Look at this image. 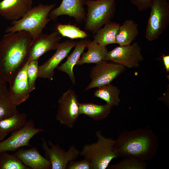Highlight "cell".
Here are the masks:
<instances>
[{
    "label": "cell",
    "mask_w": 169,
    "mask_h": 169,
    "mask_svg": "<svg viewBox=\"0 0 169 169\" xmlns=\"http://www.w3.org/2000/svg\"><path fill=\"white\" fill-rule=\"evenodd\" d=\"M25 31L9 32L0 40V76L11 84L17 74L29 60L32 41Z\"/></svg>",
    "instance_id": "1"
},
{
    "label": "cell",
    "mask_w": 169,
    "mask_h": 169,
    "mask_svg": "<svg viewBox=\"0 0 169 169\" xmlns=\"http://www.w3.org/2000/svg\"><path fill=\"white\" fill-rule=\"evenodd\" d=\"M158 145L157 136L152 130L139 128L122 130L115 140L114 147L117 157H133L146 161L155 157Z\"/></svg>",
    "instance_id": "2"
},
{
    "label": "cell",
    "mask_w": 169,
    "mask_h": 169,
    "mask_svg": "<svg viewBox=\"0 0 169 169\" xmlns=\"http://www.w3.org/2000/svg\"><path fill=\"white\" fill-rule=\"evenodd\" d=\"M55 6V4H40L32 7L21 18L13 21L12 25L6 28L5 33L25 31L30 34L32 39H35L42 33L51 20L49 14Z\"/></svg>",
    "instance_id": "3"
},
{
    "label": "cell",
    "mask_w": 169,
    "mask_h": 169,
    "mask_svg": "<svg viewBox=\"0 0 169 169\" xmlns=\"http://www.w3.org/2000/svg\"><path fill=\"white\" fill-rule=\"evenodd\" d=\"M95 135L97 141L84 145L80 155L90 162L93 169H105L113 159L117 157L114 147L115 140L105 137L100 130Z\"/></svg>",
    "instance_id": "4"
},
{
    "label": "cell",
    "mask_w": 169,
    "mask_h": 169,
    "mask_svg": "<svg viewBox=\"0 0 169 169\" xmlns=\"http://www.w3.org/2000/svg\"><path fill=\"white\" fill-rule=\"evenodd\" d=\"M88 7L85 28L95 34L113 18L116 8V0H86Z\"/></svg>",
    "instance_id": "5"
},
{
    "label": "cell",
    "mask_w": 169,
    "mask_h": 169,
    "mask_svg": "<svg viewBox=\"0 0 169 169\" xmlns=\"http://www.w3.org/2000/svg\"><path fill=\"white\" fill-rule=\"evenodd\" d=\"M150 8L145 37L152 41L157 39L169 24V3L167 0H152Z\"/></svg>",
    "instance_id": "6"
},
{
    "label": "cell",
    "mask_w": 169,
    "mask_h": 169,
    "mask_svg": "<svg viewBox=\"0 0 169 169\" xmlns=\"http://www.w3.org/2000/svg\"><path fill=\"white\" fill-rule=\"evenodd\" d=\"M80 115L78 96L74 90L69 89L58 100L56 119L61 124L72 128Z\"/></svg>",
    "instance_id": "7"
},
{
    "label": "cell",
    "mask_w": 169,
    "mask_h": 169,
    "mask_svg": "<svg viewBox=\"0 0 169 169\" xmlns=\"http://www.w3.org/2000/svg\"><path fill=\"white\" fill-rule=\"evenodd\" d=\"M143 60L141 47L136 42L127 45H119L108 51L105 59L129 68L138 67Z\"/></svg>",
    "instance_id": "8"
},
{
    "label": "cell",
    "mask_w": 169,
    "mask_h": 169,
    "mask_svg": "<svg viewBox=\"0 0 169 169\" xmlns=\"http://www.w3.org/2000/svg\"><path fill=\"white\" fill-rule=\"evenodd\" d=\"M125 69L123 66L112 62L103 60L96 64L90 70V76L91 80L85 90L110 84Z\"/></svg>",
    "instance_id": "9"
},
{
    "label": "cell",
    "mask_w": 169,
    "mask_h": 169,
    "mask_svg": "<svg viewBox=\"0 0 169 169\" xmlns=\"http://www.w3.org/2000/svg\"><path fill=\"white\" fill-rule=\"evenodd\" d=\"M41 146L46 158L50 162L52 169H66L69 163L76 160L80 155V151L74 145L67 151L58 144H54L49 140L48 146L46 141L42 139Z\"/></svg>",
    "instance_id": "10"
},
{
    "label": "cell",
    "mask_w": 169,
    "mask_h": 169,
    "mask_svg": "<svg viewBox=\"0 0 169 169\" xmlns=\"http://www.w3.org/2000/svg\"><path fill=\"white\" fill-rule=\"evenodd\" d=\"M42 128H36L32 120H28L21 128L11 133V135L0 142V153L15 151L25 146H30L29 142L36 134L43 131Z\"/></svg>",
    "instance_id": "11"
},
{
    "label": "cell",
    "mask_w": 169,
    "mask_h": 169,
    "mask_svg": "<svg viewBox=\"0 0 169 169\" xmlns=\"http://www.w3.org/2000/svg\"><path fill=\"white\" fill-rule=\"evenodd\" d=\"M76 43L75 41L68 40L59 43L55 53L43 64L39 66L38 77L53 80L55 70L67 56L71 49L75 47Z\"/></svg>",
    "instance_id": "12"
},
{
    "label": "cell",
    "mask_w": 169,
    "mask_h": 169,
    "mask_svg": "<svg viewBox=\"0 0 169 169\" xmlns=\"http://www.w3.org/2000/svg\"><path fill=\"white\" fill-rule=\"evenodd\" d=\"M29 61L17 74L12 83L9 84L8 95L12 102L17 106L26 101L31 92L27 73Z\"/></svg>",
    "instance_id": "13"
},
{
    "label": "cell",
    "mask_w": 169,
    "mask_h": 169,
    "mask_svg": "<svg viewBox=\"0 0 169 169\" xmlns=\"http://www.w3.org/2000/svg\"><path fill=\"white\" fill-rule=\"evenodd\" d=\"M62 36L56 31L49 34L42 33L36 38L32 39L30 45L29 60H38L47 52L57 47Z\"/></svg>",
    "instance_id": "14"
},
{
    "label": "cell",
    "mask_w": 169,
    "mask_h": 169,
    "mask_svg": "<svg viewBox=\"0 0 169 169\" xmlns=\"http://www.w3.org/2000/svg\"><path fill=\"white\" fill-rule=\"evenodd\" d=\"M32 0H2L0 1V15L8 20L21 18L32 7Z\"/></svg>",
    "instance_id": "15"
},
{
    "label": "cell",
    "mask_w": 169,
    "mask_h": 169,
    "mask_svg": "<svg viewBox=\"0 0 169 169\" xmlns=\"http://www.w3.org/2000/svg\"><path fill=\"white\" fill-rule=\"evenodd\" d=\"M82 0H63L60 5L53 9L50 12L51 19H54L59 16L67 15L74 18L77 22L80 23L85 20L86 13Z\"/></svg>",
    "instance_id": "16"
},
{
    "label": "cell",
    "mask_w": 169,
    "mask_h": 169,
    "mask_svg": "<svg viewBox=\"0 0 169 169\" xmlns=\"http://www.w3.org/2000/svg\"><path fill=\"white\" fill-rule=\"evenodd\" d=\"M14 154L30 169H50L51 168L49 161L40 154L36 147L29 149L19 148Z\"/></svg>",
    "instance_id": "17"
},
{
    "label": "cell",
    "mask_w": 169,
    "mask_h": 169,
    "mask_svg": "<svg viewBox=\"0 0 169 169\" xmlns=\"http://www.w3.org/2000/svg\"><path fill=\"white\" fill-rule=\"evenodd\" d=\"M90 41L83 39L77 42L74 49L68 57L66 61L57 68L59 70L65 73L68 75L73 85L75 84V79L73 72L74 67L76 65L81 55Z\"/></svg>",
    "instance_id": "18"
},
{
    "label": "cell",
    "mask_w": 169,
    "mask_h": 169,
    "mask_svg": "<svg viewBox=\"0 0 169 169\" xmlns=\"http://www.w3.org/2000/svg\"><path fill=\"white\" fill-rule=\"evenodd\" d=\"M120 25L116 22H109L97 31L92 41L104 47L116 44V38Z\"/></svg>",
    "instance_id": "19"
},
{
    "label": "cell",
    "mask_w": 169,
    "mask_h": 169,
    "mask_svg": "<svg viewBox=\"0 0 169 169\" xmlns=\"http://www.w3.org/2000/svg\"><path fill=\"white\" fill-rule=\"evenodd\" d=\"M138 27L137 23L132 20L125 21L120 26L116 38V44L120 46L131 44L139 34Z\"/></svg>",
    "instance_id": "20"
},
{
    "label": "cell",
    "mask_w": 169,
    "mask_h": 169,
    "mask_svg": "<svg viewBox=\"0 0 169 169\" xmlns=\"http://www.w3.org/2000/svg\"><path fill=\"white\" fill-rule=\"evenodd\" d=\"M28 121L26 115L19 112L0 120V141L4 140L10 133L23 127Z\"/></svg>",
    "instance_id": "21"
},
{
    "label": "cell",
    "mask_w": 169,
    "mask_h": 169,
    "mask_svg": "<svg viewBox=\"0 0 169 169\" xmlns=\"http://www.w3.org/2000/svg\"><path fill=\"white\" fill-rule=\"evenodd\" d=\"M112 107L107 104L101 105L91 102L79 103L80 114L96 120H102L106 118Z\"/></svg>",
    "instance_id": "22"
},
{
    "label": "cell",
    "mask_w": 169,
    "mask_h": 169,
    "mask_svg": "<svg viewBox=\"0 0 169 169\" xmlns=\"http://www.w3.org/2000/svg\"><path fill=\"white\" fill-rule=\"evenodd\" d=\"M88 50L80 58L76 65H80L86 63L97 64L105 60L108 50L106 47L90 41L87 47Z\"/></svg>",
    "instance_id": "23"
},
{
    "label": "cell",
    "mask_w": 169,
    "mask_h": 169,
    "mask_svg": "<svg viewBox=\"0 0 169 169\" xmlns=\"http://www.w3.org/2000/svg\"><path fill=\"white\" fill-rule=\"evenodd\" d=\"M95 91L94 95L105 101L112 107L118 106L120 102L119 97L120 91L116 86L110 84L99 87Z\"/></svg>",
    "instance_id": "24"
},
{
    "label": "cell",
    "mask_w": 169,
    "mask_h": 169,
    "mask_svg": "<svg viewBox=\"0 0 169 169\" xmlns=\"http://www.w3.org/2000/svg\"><path fill=\"white\" fill-rule=\"evenodd\" d=\"M0 169H30L14 154L8 152L0 153Z\"/></svg>",
    "instance_id": "25"
},
{
    "label": "cell",
    "mask_w": 169,
    "mask_h": 169,
    "mask_svg": "<svg viewBox=\"0 0 169 169\" xmlns=\"http://www.w3.org/2000/svg\"><path fill=\"white\" fill-rule=\"evenodd\" d=\"M56 28L62 36L71 39H84L88 37L86 32L74 25L59 24L56 26Z\"/></svg>",
    "instance_id": "26"
},
{
    "label": "cell",
    "mask_w": 169,
    "mask_h": 169,
    "mask_svg": "<svg viewBox=\"0 0 169 169\" xmlns=\"http://www.w3.org/2000/svg\"><path fill=\"white\" fill-rule=\"evenodd\" d=\"M146 161L133 157H126L115 164L109 165L110 169H145Z\"/></svg>",
    "instance_id": "27"
},
{
    "label": "cell",
    "mask_w": 169,
    "mask_h": 169,
    "mask_svg": "<svg viewBox=\"0 0 169 169\" xmlns=\"http://www.w3.org/2000/svg\"><path fill=\"white\" fill-rule=\"evenodd\" d=\"M8 95L0 99V120L19 112Z\"/></svg>",
    "instance_id": "28"
},
{
    "label": "cell",
    "mask_w": 169,
    "mask_h": 169,
    "mask_svg": "<svg viewBox=\"0 0 169 169\" xmlns=\"http://www.w3.org/2000/svg\"><path fill=\"white\" fill-rule=\"evenodd\" d=\"M27 73L29 88L32 92L35 89V82L39 76L38 60L29 61L27 66Z\"/></svg>",
    "instance_id": "29"
},
{
    "label": "cell",
    "mask_w": 169,
    "mask_h": 169,
    "mask_svg": "<svg viewBox=\"0 0 169 169\" xmlns=\"http://www.w3.org/2000/svg\"><path fill=\"white\" fill-rule=\"evenodd\" d=\"M67 169H93L90 162L84 158L83 160L77 161H72L68 164Z\"/></svg>",
    "instance_id": "30"
},
{
    "label": "cell",
    "mask_w": 169,
    "mask_h": 169,
    "mask_svg": "<svg viewBox=\"0 0 169 169\" xmlns=\"http://www.w3.org/2000/svg\"><path fill=\"white\" fill-rule=\"evenodd\" d=\"M152 0H130L131 3L140 11L149 8Z\"/></svg>",
    "instance_id": "31"
},
{
    "label": "cell",
    "mask_w": 169,
    "mask_h": 169,
    "mask_svg": "<svg viewBox=\"0 0 169 169\" xmlns=\"http://www.w3.org/2000/svg\"><path fill=\"white\" fill-rule=\"evenodd\" d=\"M7 83L0 76V99L8 95V88Z\"/></svg>",
    "instance_id": "32"
},
{
    "label": "cell",
    "mask_w": 169,
    "mask_h": 169,
    "mask_svg": "<svg viewBox=\"0 0 169 169\" xmlns=\"http://www.w3.org/2000/svg\"><path fill=\"white\" fill-rule=\"evenodd\" d=\"M165 69L167 72H169V55L163 54L161 56Z\"/></svg>",
    "instance_id": "33"
},
{
    "label": "cell",
    "mask_w": 169,
    "mask_h": 169,
    "mask_svg": "<svg viewBox=\"0 0 169 169\" xmlns=\"http://www.w3.org/2000/svg\"><path fill=\"white\" fill-rule=\"evenodd\" d=\"M82 0L84 2L86 0Z\"/></svg>",
    "instance_id": "34"
}]
</instances>
